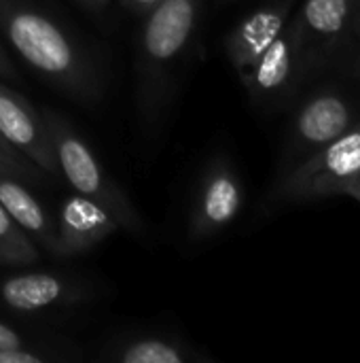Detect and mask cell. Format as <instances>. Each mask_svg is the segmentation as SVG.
<instances>
[{"label":"cell","instance_id":"2e32d148","mask_svg":"<svg viewBox=\"0 0 360 363\" xmlns=\"http://www.w3.org/2000/svg\"><path fill=\"white\" fill-rule=\"evenodd\" d=\"M79 359H83V351L72 340L51 347L0 349V363H70Z\"/></svg>","mask_w":360,"mask_h":363},{"label":"cell","instance_id":"7c38bea8","mask_svg":"<svg viewBox=\"0 0 360 363\" xmlns=\"http://www.w3.org/2000/svg\"><path fill=\"white\" fill-rule=\"evenodd\" d=\"M95 359L110 363H214L208 353L182 336L163 330L117 334L100 347Z\"/></svg>","mask_w":360,"mask_h":363},{"label":"cell","instance_id":"44dd1931","mask_svg":"<svg viewBox=\"0 0 360 363\" xmlns=\"http://www.w3.org/2000/svg\"><path fill=\"white\" fill-rule=\"evenodd\" d=\"M339 196H350V198H354V200L360 202V172L342 187V194Z\"/></svg>","mask_w":360,"mask_h":363},{"label":"cell","instance_id":"603a6c76","mask_svg":"<svg viewBox=\"0 0 360 363\" xmlns=\"http://www.w3.org/2000/svg\"><path fill=\"white\" fill-rule=\"evenodd\" d=\"M108 2L110 0H83L81 2V6H85V9H89V11H104L106 6H108Z\"/></svg>","mask_w":360,"mask_h":363},{"label":"cell","instance_id":"52a82bcc","mask_svg":"<svg viewBox=\"0 0 360 363\" xmlns=\"http://www.w3.org/2000/svg\"><path fill=\"white\" fill-rule=\"evenodd\" d=\"M291 21L297 30L306 74L335 64L352 43L356 45L350 0H306Z\"/></svg>","mask_w":360,"mask_h":363},{"label":"cell","instance_id":"d4e9b609","mask_svg":"<svg viewBox=\"0 0 360 363\" xmlns=\"http://www.w3.org/2000/svg\"><path fill=\"white\" fill-rule=\"evenodd\" d=\"M76 2H79V4H81V2H83V0H76Z\"/></svg>","mask_w":360,"mask_h":363},{"label":"cell","instance_id":"9a60e30c","mask_svg":"<svg viewBox=\"0 0 360 363\" xmlns=\"http://www.w3.org/2000/svg\"><path fill=\"white\" fill-rule=\"evenodd\" d=\"M38 259V245L11 219V215L0 204V266L25 268Z\"/></svg>","mask_w":360,"mask_h":363},{"label":"cell","instance_id":"7402d4cb","mask_svg":"<svg viewBox=\"0 0 360 363\" xmlns=\"http://www.w3.org/2000/svg\"><path fill=\"white\" fill-rule=\"evenodd\" d=\"M352 19H354V40H356V49H359V53H356V72L360 74V2L359 6L354 9Z\"/></svg>","mask_w":360,"mask_h":363},{"label":"cell","instance_id":"8992f818","mask_svg":"<svg viewBox=\"0 0 360 363\" xmlns=\"http://www.w3.org/2000/svg\"><path fill=\"white\" fill-rule=\"evenodd\" d=\"M352 125L354 108L344 94L335 89L314 94L308 102L301 104L291 121L278 177L344 136Z\"/></svg>","mask_w":360,"mask_h":363},{"label":"cell","instance_id":"8fae6325","mask_svg":"<svg viewBox=\"0 0 360 363\" xmlns=\"http://www.w3.org/2000/svg\"><path fill=\"white\" fill-rule=\"evenodd\" d=\"M117 230L119 225L106 208L74 191L59 206L51 255L57 259L85 255Z\"/></svg>","mask_w":360,"mask_h":363},{"label":"cell","instance_id":"5b68a950","mask_svg":"<svg viewBox=\"0 0 360 363\" xmlns=\"http://www.w3.org/2000/svg\"><path fill=\"white\" fill-rule=\"evenodd\" d=\"M244 206V183L227 155L212 157L195 185L193 204L187 219V236L193 242L223 234Z\"/></svg>","mask_w":360,"mask_h":363},{"label":"cell","instance_id":"4fadbf2b","mask_svg":"<svg viewBox=\"0 0 360 363\" xmlns=\"http://www.w3.org/2000/svg\"><path fill=\"white\" fill-rule=\"evenodd\" d=\"M295 0H274L244 17L223 40L225 53L233 70L244 74L261 53L280 36L291 19Z\"/></svg>","mask_w":360,"mask_h":363},{"label":"cell","instance_id":"9c48e42d","mask_svg":"<svg viewBox=\"0 0 360 363\" xmlns=\"http://www.w3.org/2000/svg\"><path fill=\"white\" fill-rule=\"evenodd\" d=\"M306 77L297 30L289 19L280 36L244 74H240V81L255 106L269 108L286 102Z\"/></svg>","mask_w":360,"mask_h":363},{"label":"cell","instance_id":"ffe728a7","mask_svg":"<svg viewBox=\"0 0 360 363\" xmlns=\"http://www.w3.org/2000/svg\"><path fill=\"white\" fill-rule=\"evenodd\" d=\"M0 79H17V68L8 57L6 49L2 47V43H0Z\"/></svg>","mask_w":360,"mask_h":363},{"label":"cell","instance_id":"30bf717a","mask_svg":"<svg viewBox=\"0 0 360 363\" xmlns=\"http://www.w3.org/2000/svg\"><path fill=\"white\" fill-rule=\"evenodd\" d=\"M0 136L34 162L45 174L55 179L59 174L57 157L49 136V128L40 108H36L23 94L11 89L0 81Z\"/></svg>","mask_w":360,"mask_h":363},{"label":"cell","instance_id":"7a4b0ae2","mask_svg":"<svg viewBox=\"0 0 360 363\" xmlns=\"http://www.w3.org/2000/svg\"><path fill=\"white\" fill-rule=\"evenodd\" d=\"M206 0H161L144 15L136 57V108L155 134L174 100Z\"/></svg>","mask_w":360,"mask_h":363},{"label":"cell","instance_id":"6da1fadb","mask_svg":"<svg viewBox=\"0 0 360 363\" xmlns=\"http://www.w3.org/2000/svg\"><path fill=\"white\" fill-rule=\"evenodd\" d=\"M0 30L19 57L76 102L104 96V77L89 49L55 17L30 0H0Z\"/></svg>","mask_w":360,"mask_h":363},{"label":"cell","instance_id":"ac0fdd59","mask_svg":"<svg viewBox=\"0 0 360 363\" xmlns=\"http://www.w3.org/2000/svg\"><path fill=\"white\" fill-rule=\"evenodd\" d=\"M66 338L51 336V334H36V332H23L17 330L4 321H0V349H21V347H51V345H64Z\"/></svg>","mask_w":360,"mask_h":363},{"label":"cell","instance_id":"3957f363","mask_svg":"<svg viewBox=\"0 0 360 363\" xmlns=\"http://www.w3.org/2000/svg\"><path fill=\"white\" fill-rule=\"evenodd\" d=\"M40 113L49 128L59 174L72 187V191L106 208L117 221L119 230L132 236H142L146 232L142 215L127 198V194L108 177V172L104 170L91 147L85 143V138L72 128V123L64 115L55 113L53 108H40Z\"/></svg>","mask_w":360,"mask_h":363},{"label":"cell","instance_id":"e0dca14e","mask_svg":"<svg viewBox=\"0 0 360 363\" xmlns=\"http://www.w3.org/2000/svg\"><path fill=\"white\" fill-rule=\"evenodd\" d=\"M0 174L17 177L23 183H45L47 179H51L34 162H30L23 153H19L15 147H11L8 143H2V140H0Z\"/></svg>","mask_w":360,"mask_h":363},{"label":"cell","instance_id":"5bb4252c","mask_svg":"<svg viewBox=\"0 0 360 363\" xmlns=\"http://www.w3.org/2000/svg\"><path fill=\"white\" fill-rule=\"evenodd\" d=\"M0 204L36 245L45 247L51 253L55 240V219L21 179L0 174Z\"/></svg>","mask_w":360,"mask_h":363},{"label":"cell","instance_id":"d6986e66","mask_svg":"<svg viewBox=\"0 0 360 363\" xmlns=\"http://www.w3.org/2000/svg\"><path fill=\"white\" fill-rule=\"evenodd\" d=\"M129 13H134V15H140V17H144L149 11H153L161 0H119Z\"/></svg>","mask_w":360,"mask_h":363},{"label":"cell","instance_id":"277c9868","mask_svg":"<svg viewBox=\"0 0 360 363\" xmlns=\"http://www.w3.org/2000/svg\"><path fill=\"white\" fill-rule=\"evenodd\" d=\"M359 172L360 123H354L344 136L280 174L269 200L310 202L329 196H339L342 187Z\"/></svg>","mask_w":360,"mask_h":363},{"label":"cell","instance_id":"ba28073f","mask_svg":"<svg viewBox=\"0 0 360 363\" xmlns=\"http://www.w3.org/2000/svg\"><path fill=\"white\" fill-rule=\"evenodd\" d=\"M91 285L76 274L34 270L0 279V304L15 315L42 317L76 308L91 300Z\"/></svg>","mask_w":360,"mask_h":363},{"label":"cell","instance_id":"cb8c5ba5","mask_svg":"<svg viewBox=\"0 0 360 363\" xmlns=\"http://www.w3.org/2000/svg\"><path fill=\"white\" fill-rule=\"evenodd\" d=\"M350 2H352V15H354V9H356V6H359V2H360V0H350ZM352 21H354V19H352Z\"/></svg>","mask_w":360,"mask_h":363}]
</instances>
